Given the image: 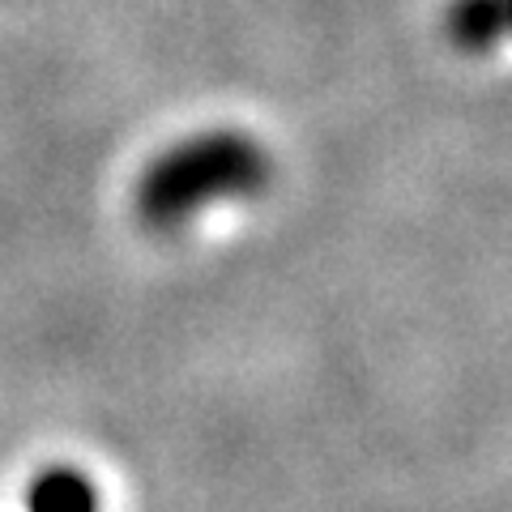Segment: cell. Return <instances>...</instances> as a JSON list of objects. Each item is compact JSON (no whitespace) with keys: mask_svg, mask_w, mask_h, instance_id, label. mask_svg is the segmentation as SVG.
Segmentation results:
<instances>
[{"mask_svg":"<svg viewBox=\"0 0 512 512\" xmlns=\"http://www.w3.org/2000/svg\"><path fill=\"white\" fill-rule=\"evenodd\" d=\"M30 512H94V491L82 474L52 470L30 491Z\"/></svg>","mask_w":512,"mask_h":512,"instance_id":"obj_3","label":"cell"},{"mask_svg":"<svg viewBox=\"0 0 512 512\" xmlns=\"http://www.w3.org/2000/svg\"><path fill=\"white\" fill-rule=\"evenodd\" d=\"M444 30L461 52H491L512 39V0H453Z\"/></svg>","mask_w":512,"mask_h":512,"instance_id":"obj_2","label":"cell"},{"mask_svg":"<svg viewBox=\"0 0 512 512\" xmlns=\"http://www.w3.org/2000/svg\"><path fill=\"white\" fill-rule=\"evenodd\" d=\"M274 180V154L256 133L231 124L167 141L137 175L133 210L150 231H188L231 205H248Z\"/></svg>","mask_w":512,"mask_h":512,"instance_id":"obj_1","label":"cell"}]
</instances>
